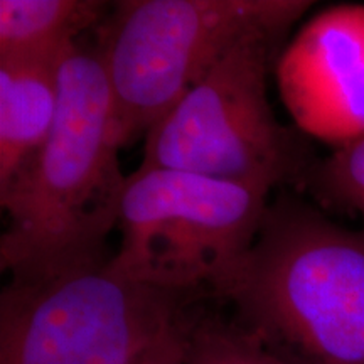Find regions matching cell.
<instances>
[{
    "instance_id": "cell-1",
    "label": "cell",
    "mask_w": 364,
    "mask_h": 364,
    "mask_svg": "<svg viewBox=\"0 0 364 364\" xmlns=\"http://www.w3.org/2000/svg\"><path fill=\"white\" fill-rule=\"evenodd\" d=\"M113 102L97 46L76 41L61 66L56 122L29 166L0 193L7 228L0 268L46 280L103 267L127 179L118 162Z\"/></svg>"
},
{
    "instance_id": "cell-2",
    "label": "cell",
    "mask_w": 364,
    "mask_h": 364,
    "mask_svg": "<svg viewBox=\"0 0 364 364\" xmlns=\"http://www.w3.org/2000/svg\"><path fill=\"white\" fill-rule=\"evenodd\" d=\"M208 295L287 364H364V226L297 194L270 199L253 245Z\"/></svg>"
},
{
    "instance_id": "cell-3",
    "label": "cell",
    "mask_w": 364,
    "mask_h": 364,
    "mask_svg": "<svg viewBox=\"0 0 364 364\" xmlns=\"http://www.w3.org/2000/svg\"><path fill=\"white\" fill-rule=\"evenodd\" d=\"M314 2L122 0L97 27L122 149L166 115L240 41L285 39Z\"/></svg>"
},
{
    "instance_id": "cell-4",
    "label": "cell",
    "mask_w": 364,
    "mask_h": 364,
    "mask_svg": "<svg viewBox=\"0 0 364 364\" xmlns=\"http://www.w3.org/2000/svg\"><path fill=\"white\" fill-rule=\"evenodd\" d=\"M280 38L253 34L231 48L144 136V169L297 189L316 162L299 129L277 118L267 78Z\"/></svg>"
},
{
    "instance_id": "cell-5",
    "label": "cell",
    "mask_w": 364,
    "mask_h": 364,
    "mask_svg": "<svg viewBox=\"0 0 364 364\" xmlns=\"http://www.w3.org/2000/svg\"><path fill=\"white\" fill-rule=\"evenodd\" d=\"M270 193L174 169L129 176L118 216L122 241L107 268L157 289L201 294L257 238Z\"/></svg>"
},
{
    "instance_id": "cell-6",
    "label": "cell",
    "mask_w": 364,
    "mask_h": 364,
    "mask_svg": "<svg viewBox=\"0 0 364 364\" xmlns=\"http://www.w3.org/2000/svg\"><path fill=\"white\" fill-rule=\"evenodd\" d=\"M107 265L9 280L0 364H134L208 299L122 279Z\"/></svg>"
},
{
    "instance_id": "cell-7",
    "label": "cell",
    "mask_w": 364,
    "mask_h": 364,
    "mask_svg": "<svg viewBox=\"0 0 364 364\" xmlns=\"http://www.w3.org/2000/svg\"><path fill=\"white\" fill-rule=\"evenodd\" d=\"M273 71L304 135L336 149L364 135V6L343 4L314 16L282 49Z\"/></svg>"
},
{
    "instance_id": "cell-8",
    "label": "cell",
    "mask_w": 364,
    "mask_h": 364,
    "mask_svg": "<svg viewBox=\"0 0 364 364\" xmlns=\"http://www.w3.org/2000/svg\"><path fill=\"white\" fill-rule=\"evenodd\" d=\"M70 48L0 58V193L29 166L51 134L61 97V66Z\"/></svg>"
},
{
    "instance_id": "cell-9",
    "label": "cell",
    "mask_w": 364,
    "mask_h": 364,
    "mask_svg": "<svg viewBox=\"0 0 364 364\" xmlns=\"http://www.w3.org/2000/svg\"><path fill=\"white\" fill-rule=\"evenodd\" d=\"M110 7L97 0H0V58L63 51L97 29Z\"/></svg>"
},
{
    "instance_id": "cell-10",
    "label": "cell",
    "mask_w": 364,
    "mask_h": 364,
    "mask_svg": "<svg viewBox=\"0 0 364 364\" xmlns=\"http://www.w3.org/2000/svg\"><path fill=\"white\" fill-rule=\"evenodd\" d=\"M322 211L361 218L364 226V135L317 157L297 186Z\"/></svg>"
},
{
    "instance_id": "cell-11",
    "label": "cell",
    "mask_w": 364,
    "mask_h": 364,
    "mask_svg": "<svg viewBox=\"0 0 364 364\" xmlns=\"http://www.w3.org/2000/svg\"><path fill=\"white\" fill-rule=\"evenodd\" d=\"M186 364H287L241 329L233 318L196 311L189 331Z\"/></svg>"
},
{
    "instance_id": "cell-12",
    "label": "cell",
    "mask_w": 364,
    "mask_h": 364,
    "mask_svg": "<svg viewBox=\"0 0 364 364\" xmlns=\"http://www.w3.org/2000/svg\"><path fill=\"white\" fill-rule=\"evenodd\" d=\"M199 306L201 302L196 304L188 316L177 322L162 339H159L134 364H186L189 331Z\"/></svg>"
}]
</instances>
